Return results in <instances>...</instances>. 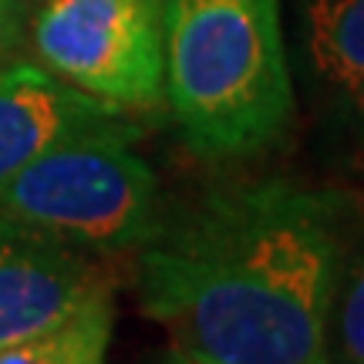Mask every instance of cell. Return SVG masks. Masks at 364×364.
<instances>
[{"label": "cell", "mask_w": 364, "mask_h": 364, "mask_svg": "<svg viewBox=\"0 0 364 364\" xmlns=\"http://www.w3.org/2000/svg\"><path fill=\"white\" fill-rule=\"evenodd\" d=\"M354 199L260 179L159 216L135 250L142 311L206 364H331V314L351 253Z\"/></svg>", "instance_id": "6da1fadb"}, {"label": "cell", "mask_w": 364, "mask_h": 364, "mask_svg": "<svg viewBox=\"0 0 364 364\" xmlns=\"http://www.w3.org/2000/svg\"><path fill=\"white\" fill-rule=\"evenodd\" d=\"M162 95L206 162L277 149L297 118L284 0H162Z\"/></svg>", "instance_id": "7a4b0ae2"}, {"label": "cell", "mask_w": 364, "mask_h": 364, "mask_svg": "<svg viewBox=\"0 0 364 364\" xmlns=\"http://www.w3.org/2000/svg\"><path fill=\"white\" fill-rule=\"evenodd\" d=\"M135 139L125 118L61 142L0 189V216L91 257L139 250L156 233L162 196Z\"/></svg>", "instance_id": "3957f363"}, {"label": "cell", "mask_w": 364, "mask_h": 364, "mask_svg": "<svg viewBox=\"0 0 364 364\" xmlns=\"http://www.w3.org/2000/svg\"><path fill=\"white\" fill-rule=\"evenodd\" d=\"M38 65L125 115L162 95V0H38L31 17Z\"/></svg>", "instance_id": "277c9868"}, {"label": "cell", "mask_w": 364, "mask_h": 364, "mask_svg": "<svg viewBox=\"0 0 364 364\" xmlns=\"http://www.w3.org/2000/svg\"><path fill=\"white\" fill-rule=\"evenodd\" d=\"M112 290L115 277L91 253L0 216V348L51 331Z\"/></svg>", "instance_id": "5b68a950"}, {"label": "cell", "mask_w": 364, "mask_h": 364, "mask_svg": "<svg viewBox=\"0 0 364 364\" xmlns=\"http://www.w3.org/2000/svg\"><path fill=\"white\" fill-rule=\"evenodd\" d=\"M125 112L71 88L38 61L0 65V189L61 142L125 122Z\"/></svg>", "instance_id": "8992f818"}, {"label": "cell", "mask_w": 364, "mask_h": 364, "mask_svg": "<svg viewBox=\"0 0 364 364\" xmlns=\"http://www.w3.org/2000/svg\"><path fill=\"white\" fill-rule=\"evenodd\" d=\"M307 75L344 102H364V0H297Z\"/></svg>", "instance_id": "52a82bcc"}, {"label": "cell", "mask_w": 364, "mask_h": 364, "mask_svg": "<svg viewBox=\"0 0 364 364\" xmlns=\"http://www.w3.org/2000/svg\"><path fill=\"white\" fill-rule=\"evenodd\" d=\"M115 300L102 297L51 331L0 348V364H108Z\"/></svg>", "instance_id": "ba28073f"}, {"label": "cell", "mask_w": 364, "mask_h": 364, "mask_svg": "<svg viewBox=\"0 0 364 364\" xmlns=\"http://www.w3.org/2000/svg\"><path fill=\"white\" fill-rule=\"evenodd\" d=\"M331 364H364V236H354L334 297Z\"/></svg>", "instance_id": "9c48e42d"}, {"label": "cell", "mask_w": 364, "mask_h": 364, "mask_svg": "<svg viewBox=\"0 0 364 364\" xmlns=\"http://www.w3.org/2000/svg\"><path fill=\"white\" fill-rule=\"evenodd\" d=\"M24 38V0H0V65Z\"/></svg>", "instance_id": "30bf717a"}, {"label": "cell", "mask_w": 364, "mask_h": 364, "mask_svg": "<svg viewBox=\"0 0 364 364\" xmlns=\"http://www.w3.org/2000/svg\"><path fill=\"white\" fill-rule=\"evenodd\" d=\"M358 108V139H354V156H358V162L364 166V102L354 105Z\"/></svg>", "instance_id": "8fae6325"}, {"label": "cell", "mask_w": 364, "mask_h": 364, "mask_svg": "<svg viewBox=\"0 0 364 364\" xmlns=\"http://www.w3.org/2000/svg\"><path fill=\"white\" fill-rule=\"evenodd\" d=\"M156 364H206V361H196V358H189V354H182V351H176V348H172V351H166Z\"/></svg>", "instance_id": "7c38bea8"}]
</instances>
